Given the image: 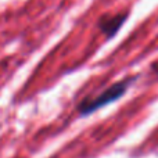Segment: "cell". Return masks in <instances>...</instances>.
I'll list each match as a JSON object with an SVG mask.
<instances>
[{
  "label": "cell",
  "instance_id": "cell-1",
  "mask_svg": "<svg viewBox=\"0 0 158 158\" xmlns=\"http://www.w3.org/2000/svg\"><path fill=\"white\" fill-rule=\"evenodd\" d=\"M137 79V77H129L126 79H122V81L114 83L112 86L107 87L106 90L100 93L96 97H86L78 104V111L82 117H86L89 114H93L94 111L106 107L107 104L114 103V101L119 100L126 92L128 89L132 86L135 81Z\"/></svg>",
  "mask_w": 158,
  "mask_h": 158
},
{
  "label": "cell",
  "instance_id": "cell-2",
  "mask_svg": "<svg viewBox=\"0 0 158 158\" xmlns=\"http://www.w3.org/2000/svg\"><path fill=\"white\" fill-rule=\"evenodd\" d=\"M128 18V14H118L114 17H103L98 21V28L101 29V32L107 36V38H112L117 35V32L121 29V27L123 25V22Z\"/></svg>",
  "mask_w": 158,
  "mask_h": 158
}]
</instances>
